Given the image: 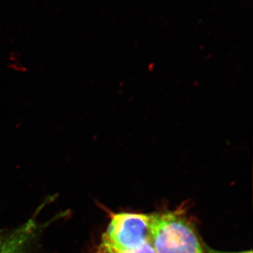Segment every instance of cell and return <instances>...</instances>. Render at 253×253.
Masks as SVG:
<instances>
[{
	"label": "cell",
	"instance_id": "obj_5",
	"mask_svg": "<svg viewBox=\"0 0 253 253\" xmlns=\"http://www.w3.org/2000/svg\"><path fill=\"white\" fill-rule=\"evenodd\" d=\"M204 248L206 253H253L251 250V251H242V252H224V251L212 249V248L205 244H204Z\"/></svg>",
	"mask_w": 253,
	"mask_h": 253
},
{
	"label": "cell",
	"instance_id": "obj_2",
	"mask_svg": "<svg viewBox=\"0 0 253 253\" xmlns=\"http://www.w3.org/2000/svg\"><path fill=\"white\" fill-rule=\"evenodd\" d=\"M150 214L116 213L111 216L107 229L101 237L118 247L139 249L150 242Z\"/></svg>",
	"mask_w": 253,
	"mask_h": 253
},
{
	"label": "cell",
	"instance_id": "obj_4",
	"mask_svg": "<svg viewBox=\"0 0 253 253\" xmlns=\"http://www.w3.org/2000/svg\"><path fill=\"white\" fill-rule=\"evenodd\" d=\"M96 253H156L151 243L145 244L139 249H129L118 247L107 240L101 238L96 249Z\"/></svg>",
	"mask_w": 253,
	"mask_h": 253
},
{
	"label": "cell",
	"instance_id": "obj_1",
	"mask_svg": "<svg viewBox=\"0 0 253 253\" xmlns=\"http://www.w3.org/2000/svg\"><path fill=\"white\" fill-rule=\"evenodd\" d=\"M150 216V242L156 253H206L194 226L180 212Z\"/></svg>",
	"mask_w": 253,
	"mask_h": 253
},
{
	"label": "cell",
	"instance_id": "obj_3",
	"mask_svg": "<svg viewBox=\"0 0 253 253\" xmlns=\"http://www.w3.org/2000/svg\"><path fill=\"white\" fill-rule=\"evenodd\" d=\"M40 231L35 218L11 230L0 229V253H28Z\"/></svg>",
	"mask_w": 253,
	"mask_h": 253
}]
</instances>
